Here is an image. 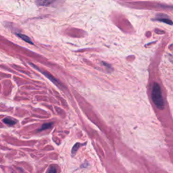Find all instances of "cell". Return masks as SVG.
Listing matches in <instances>:
<instances>
[{
  "instance_id": "9c48e42d",
  "label": "cell",
  "mask_w": 173,
  "mask_h": 173,
  "mask_svg": "<svg viewBox=\"0 0 173 173\" xmlns=\"http://www.w3.org/2000/svg\"><path fill=\"white\" fill-rule=\"evenodd\" d=\"M80 145H81V144H76L75 145V146H74V147H73L72 150V155H74V154H75V153H76V152L77 151V149H78L80 147Z\"/></svg>"
},
{
  "instance_id": "52a82bcc",
  "label": "cell",
  "mask_w": 173,
  "mask_h": 173,
  "mask_svg": "<svg viewBox=\"0 0 173 173\" xmlns=\"http://www.w3.org/2000/svg\"><path fill=\"white\" fill-rule=\"evenodd\" d=\"M53 2H48V1H38L36 2L37 4L39 6H48L50 4H52Z\"/></svg>"
},
{
  "instance_id": "277c9868",
  "label": "cell",
  "mask_w": 173,
  "mask_h": 173,
  "mask_svg": "<svg viewBox=\"0 0 173 173\" xmlns=\"http://www.w3.org/2000/svg\"><path fill=\"white\" fill-rule=\"evenodd\" d=\"M4 122L6 123V124H7L9 126H13L16 123V121H15V120H14L13 118H4Z\"/></svg>"
},
{
  "instance_id": "7a4b0ae2",
  "label": "cell",
  "mask_w": 173,
  "mask_h": 173,
  "mask_svg": "<svg viewBox=\"0 0 173 173\" xmlns=\"http://www.w3.org/2000/svg\"><path fill=\"white\" fill-rule=\"evenodd\" d=\"M30 64H31V65L33 66V67H34L35 68L37 69L39 72H41L43 75H44L46 76V77L48 78V79H49V80H50V81H52L53 83H54L55 84H57V83H58V81H57V80H56L55 78L53 77V76H52V75H51L48 74V72H45V71H40L39 68H38L37 67H36V66H35V64H31V63H30Z\"/></svg>"
},
{
  "instance_id": "8992f818",
  "label": "cell",
  "mask_w": 173,
  "mask_h": 173,
  "mask_svg": "<svg viewBox=\"0 0 173 173\" xmlns=\"http://www.w3.org/2000/svg\"><path fill=\"white\" fill-rule=\"evenodd\" d=\"M52 125H53V122L46 123V124H43V125L41 126V127L39 129V131H43V130H45V129H47L50 128L51 126H52Z\"/></svg>"
},
{
  "instance_id": "ba28073f",
  "label": "cell",
  "mask_w": 173,
  "mask_h": 173,
  "mask_svg": "<svg viewBox=\"0 0 173 173\" xmlns=\"http://www.w3.org/2000/svg\"><path fill=\"white\" fill-rule=\"evenodd\" d=\"M47 173H57V168H56L55 166H51L48 168Z\"/></svg>"
},
{
  "instance_id": "3957f363",
  "label": "cell",
  "mask_w": 173,
  "mask_h": 173,
  "mask_svg": "<svg viewBox=\"0 0 173 173\" xmlns=\"http://www.w3.org/2000/svg\"><path fill=\"white\" fill-rule=\"evenodd\" d=\"M17 35L20 38H21L23 40V41L27 42L28 43H30V44H32V45L34 44L33 42L31 41V39H30L28 36H26L25 35H23V34H17Z\"/></svg>"
},
{
  "instance_id": "5b68a950",
  "label": "cell",
  "mask_w": 173,
  "mask_h": 173,
  "mask_svg": "<svg viewBox=\"0 0 173 173\" xmlns=\"http://www.w3.org/2000/svg\"><path fill=\"white\" fill-rule=\"evenodd\" d=\"M155 21H160V22H164L166 23V24H168V25H173V22L172 21H171V19H169L168 18H156L154 19Z\"/></svg>"
},
{
  "instance_id": "6da1fadb",
  "label": "cell",
  "mask_w": 173,
  "mask_h": 173,
  "mask_svg": "<svg viewBox=\"0 0 173 173\" xmlns=\"http://www.w3.org/2000/svg\"><path fill=\"white\" fill-rule=\"evenodd\" d=\"M152 98L154 104L157 106L158 108L162 110L164 108V102L162 95L160 86L157 83H154L153 85Z\"/></svg>"
}]
</instances>
